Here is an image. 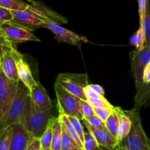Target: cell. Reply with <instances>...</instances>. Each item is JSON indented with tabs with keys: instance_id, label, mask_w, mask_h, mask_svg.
<instances>
[{
	"instance_id": "33",
	"label": "cell",
	"mask_w": 150,
	"mask_h": 150,
	"mask_svg": "<svg viewBox=\"0 0 150 150\" xmlns=\"http://www.w3.org/2000/svg\"><path fill=\"white\" fill-rule=\"evenodd\" d=\"M85 119V120H86L89 124L95 126V127L104 128V129L106 128L105 122H104L103 120H101V119H100L98 116H96V115H94V116L87 118V119Z\"/></svg>"
},
{
	"instance_id": "11",
	"label": "cell",
	"mask_w": 150,
	"mask_h": 150,
	"mask_svg": "<svg viewBox=\"0 0 150 150\" xmlns=\"http://www.w3.org/2000/svg\"><path fill=\"white\" fill-rule=\"evenodd\" d=\"M16 47V44H12L4 49L0 57V68L8 79L18 82L19 77L14 55Z\"/></svg>"
},
{
	"instance_id": "25",
	"label": "cell",
	"mask_w": 150,
	"mask_h": 150,
	"mask_svg": "<svg viewBox=\"0 0 150 150\" xmlns=\"http://www.w3.org/2000/svg\"><path fill=\"white\" fill-rule=\"evenodd\" d=\"M140 26L143 28L146 38V46L150 45V6L149 1L146 5V13L142 22L140 23Z\"/></svg>"
},
{
	"instance_id": "41",
	"label": "cell",
	"mask_w": 150,
	"mask_h": 150,
	"mask_svg": "<svg viewBox=\"0 0 150 150\" xmlns=\"http://www.w3.org/2000/svg\"><path fill=\"white\" fill-rule=\"evenodd\" d=\"M26 1H29V3H30V4H32V3H34L35 2V0H26Z\"/></svg>"
},
{
	"instance_id": "1",
	"label": "cell",
	"mask_w": 150,
	"mask_h": 150,
	"mask_svg": "<svg viewBox=\"0 0 150 150\" xmlns=\"http://www.w3.org/2000/svg\"><path fill=\"white\" fill-rule=\"evenodd\" d=\"M13 19L12 21L24 27L39 28L48 21H54L60 23H67V20L54 10L35 1L29 4L23 10L13 11Z\"/></svg>"
},
{
	"instance_id": "29",
	"label": "cell",
	"mask_w": 150,
	"mask_h": 150,
	"mask_svg": "<svg viewBox=\"0 0 150 150\" xmlns=\"http://www.w3.org/2000/svg\"><path fill=\"white\" fill-rule=\"evenodd\" d=\"M80 110L83 119H87L95 115L93 106L87 100H81Z\"/></svg>"
},
{
	"instance_id": "28",
	"label": "cell",
	"mask_w": 150,
	"mask_h": 150,
	"mask_svg": "<svg viewBox=\"0 0 150 150\" xmlns=\"http://www.w3.org/2000/svg\"><path fill=\"white\" fill-rule=\"evenodd\" d=\"M99 148L98 142L92 134L87 130L84 132V140H83V149L84 150H98Z\"/></svg>"
},
{
	"instance_id": "38",
	"label": "cell",
	"mask_w": 150,
	"mask_h": 150,
	"mask_svg": "<svg viewBox=\"0 0 150 150\" xmlns=\"http://www.w3.org/2000/svg\"><path fill=\"white\" fill-rule=\"evenodd\" d=\"M41 146H40V140L35 138L32 144L29 145L26 150H40Z\"/></svg>"
},
{
	"instance_id": "24",
	"label": "cell",
	"mask_w": 150,
	"mask_h": 150,
	"mask_svg": "<svg viewBox=\"0 0 150 150\" xmlns=\"http://www.w3.org/2000/svg\"><path fill=\"white\" fill-rule=\"evenodd\" d=\"M62 150H84V149L81 147L62 128Z\"/></svg>"
},
{
	"instance_id": "36",
	"label": "cell",
	"mask_w": 150,
	"mask_h": 150,
	"mask_svg": "<svg viewBox=\"0 0 150 150\" xmlns=\"http://www.w3.org/2000/svg\"><path fill=\"white\" fill-rule=\"evenodd\" d=\"M143 82L144 84H150V62L144 70Z\"/></svg>"
},
{
	"instance_id": "5",
	"label": "cell",
	"mask_w": 150,
	"mask_h": 150,
	"mask_svg": "<svg viewBox=\"0 0 150 150\" xmlns=\"http://www.w3.org/2000/svg\"><path fill=\"white\" fill-rule=\"evenodd\" d=\"M54 91L57 96L59 114H64L82 120L83 117L80 110L81 99L66 91L57 82L54 83Z\"/></svg>"
},
{
	"instance_id": "13",
	"label": "cell",
	"mask_w": 150,
	"mask_h": 150,
	"mask_svg": "<svg viewBox=\"0 0 150 150\" xmlns=\"http://www.w3.org/2000/svg\"><path fill=\"white\" fill-rule=\"evenodd\" d=\"M13 135L10 150H26L35 139L21 123L12 125Z\"/></svg>"
},
{
	"instance_id": "30",
	"label": "cell",
	"mask_w": 150,
	"mask_h": 150,
	"mask_svg": "<svg viewBox=\"0 0 150 150\" xmlns=\"http://www.w3.org/2000/svg\"><path fill=\"white\" fill-rule=\"evenodd\" d=\"M69 119L70 120V121L72 122V124L74 126L76 131L77 132L78 135H79V138H80L81 141H82L83 144V140H84V130H83V127L82 126L81 121V119H78L76 117H72V116H68Z\"/></svg>"
},
{
	"instance_id": "19",
	"label": "cell",
	"mask_w": 150,
	"mask_h": 150,
	"mask_svg": "<svg viewBox=\"0 0 150 150\" xmlns=\"http://www.w3.org/2000/svg\"><path fill=\"white\" fill-rule=\"evenodd\" d=\"M59 120L60 121L62 124V126L63 129L66 131L67 134L80 146L81 147L83 148V144L82 143V141H81L80 138H79V135H78L77 132L76 131L74 126L72 124V122L70 121V120L69 119V117L66 115L64 114H59L58 116Z\"/></svg>"
},
{
	"instance_id": "37",
	"label": "cell",
	"mask_w": 150,
	"mask_h": 150,
	"mask_svg": "<svg viewBox=\"0 0 150 150\" xmlns=\"http://www.w3.org/2000/svg\"><path fill=\"white\" fill-rule=\"evenodd\" d=\"M88 86H89L94 92L105 96V91H104L103 88V87L101 86V85H98V84H89Z\"/></svg>"
},
{
	"instance_id": "20",
	"label": "cell",
	"mask_w": 150,
	"mask_h": 150,
	"mask_svg": "<svg viewBox=\"0 0 150 150\" xmlns=\"http://www.w3.org/2000/svg\"><path fill=\"white\" fill-rule=\"evenodd\" d=\"M52 141L51 150H62V126L58 117L52 124Z\"/></svg>"
},
{
	"instance_id": "9",
	"label": "cell",
	"mask_w": 150,
	"mask_h": 150,
	"mask_svg": "<svg viewBox=\"0 0 150 150\" xmlns=\"http://www.w3.org/2000/svg\"><path fill=\"white\" fill-rule=\"evenodd\" d=\"M131 73L136 87L144 84L143 74L146 65L150 62V45L142 50H134L130 52Z\"/></svg>"
},
{
	"instance_id": "35",
	"label": "cell",
	"mask_w": 150,
	"mask_h": 150,
	"mask_svg": "<svg viewBox=\"0 0 150 150\" xmlns=\"http://www.w3.org/2000/svg\"><path fill=\"white\" fill-rule=\"evenodd\" d=\"M13 44V42L9 41L7 38L4 35V34L1 32V29H0V57H1V54H2L3 51L6 47L9 46Z\"/></svg>"
},
{
	"instance_id": "16",
	"label": "cell",
	"mask_w": 150,
	"mask_h": 150,
	"mask_svg": "<svg viewBox=\"0 0 150 150\" xmlns=\"http://www.w3.org/2000/svg\"><path fill=\"white\" fill-rule=\"evenodd\" d=\"M114 110L117 112L119 118L118 130L116 136L119 144L130 133L132 127V121L127 114V110H122L120 107H114Z\"/></svg>"
},
{
	"instance_id": "26",
	"label": "cell",
	"mask_w": 150,
	"mask_h": 150,
	"mask_svg": "<svg viewBox=\"0 0 150 150\" xmlns=\"http://www.w3.org/2000/svg\"><path fill=\"white\" fill-rule=\"evenodd\" d=\"M105 124L107 129H108L114 137L117 136V130H118L119 126V118L118 115H117V112L115 111L114 108L112 113L111 114V116H110L109 117H108V119L105 121Z\"/></svg>"
},
{
	"instance_id": "31",
	"label": "cell",
	"mask_w": 150,
	"mask_h": 150,
	"mask_svg": "<svg viewBox=\"0 0 150 150\" xmlns=\"http://www.w3.org/2000/svg\"><path fill=\"white\" fill-rule=\"evenodd\" d=\"M13 19V11L0 6V26L7 22L12 21Z\"/></svg>"
},
{
	"instance_id": "23",
	"label": "cell",
	"mask_w": 150,
	"mask_h": 150,
	"mask_svg": "<svg viewBox=\"0 0 150 150\" xmlns=\"http://www.w3.org/2000/svg\"><path fill=\"white\" fill-rule=\"evenodd\" d=\"M13 127L12 126L0 132V150H10L11 144Z\"/></svg>"
},
{
	"instance_id": "22",
	"label": "cell",
	"mask_w": 150,
	"mask_h": 150,
	"mask_svg": "<svg viewBox=\"0 0 150 150\" xmlns=\"http://www.w3.org/2000/svg\"><path fill=\"white\" fill-rule=\"evenodd\" d=\"M130 43L132 45L136 46V50H142L146 46V38H145L144 29L142 26H140L139 29L130 38Z\"/></svg>"
},
{
	"instance_id": "27",
	"label": "cell",
	"mask_w": 150,
	"mask_h": 150,
	"mask_svg": "<svg viewBox=\"0 0 150 150\" xmlns=\"http://www.w3.org/2000/svg\"><path fill=\"white\" fill-rule=\"evenodd\" d=\"M53 122L50 124V126L47 128L45 132H44L42 136L41 137L40 139V146H41L40 150H51V141H52V135H53V130H52Z\"/></svg>"
},
{
	"instance_id": "6",
	"label": "cell",
	"mask_w": 150,
	"mask_h": 150,
	"mask_svg": "<svg viewBox=\"0 0 150 150\" xmlns=\"http://www.w3.org/2000/svg\"><path fill=\"white\" fill-rule=\"evenodd\" d=\"M57 83L66 91L81 100H86L84 88L89 85L87 74L61 73L57 77Z\"/></svg>"
},
{
	"instance_id": "21",
	"label": "cell",
	"mask_w": 150,
	"mask_h": 150,
	"mask_svg": "<svg viewBox=\"0 0 150 150\" xmlns=\"http://www.w3.org/2000/svg\"><path fill=\"white\" fill-rule=\"evenodd\" d=\"M30 3L26 0H0V6L9 9L12 11L23 10L28 7Z\"/></svg>"
},
{
	"instance_id": "18",
	"label": "cell",
	"mask_w": 150,
	"mask_h": 150,
	"mask_svg": "<svg viewBox=\"0 0 150 150\" xmlns=\"http://www.w3.org/2000/svg\"><path fill=\"white\" fill-rule=\"evenodd\" d=\"M88 85L84 88V94L86 97V100L90 103V104H92L94 107H105V108L111 109L114 108V106H113L105 99V96L94 92Z\"/></svg>"
},
{
	"instance_id": "39",
	"label": "cell",
	"mask_w": 150,
	"mask_h": 150,
	"mask_svg": "<svg viewBox=\"0 0 150 150\" xmlns=\"http://www.w3.org/2000/svg\"><path fill=\"white\" fill-rule=\"evenodd\" d=\"M114 149V150H128L127 149H126L125 147H123V146H120V144H118V145H117V146Z\"/></svg>"
},
{
	"instance_id": "17",
	"label": "cell",
	"mask_w": 150,
	"mask_h": 150,
	"mask_svg": "<svg viewBox=\"0 0 150 150\" xmlns=\"http://www.w3.org/2000/svg\"><path fill=\"white\" fill-rule=\"evenodd\" d=\"M136 88L134 108L140 110L142 107H150V84H142Z\"/></svg>"
},
{
	"instance_id": "15",
	"label": "cell",
	"mask_w": 150,
	"mask_h": 150,
	"mask_svg": "<svg viewBox=\"0 0 150 150\" xmlns=\"http://www.w3.org/2000/svg\"><path fill=\"white\" fill-rule=\"evenodd\" d=\"M30 97L35 105L40 110H48L53 108V104L47 93L40 82L38 83L30 91Z\"/></svg>"
},
{
	"instance_id": "7",
	"label": "cell",
	"mask_w": 150,
	"mask_h": 150,
	"mask_svg": "<svg viewBox=\"0 0 150 150\" xmlns=\"http://www.w3.org/2000/svg\"><path fill=\"white\" fill-rule=\"evenodd\" d=\"M18 82L8 79L0 68V122L8 112L16 94Z\"/></svg>"
},
{
	"instance_id": "8",
	"label": "cell",
	"mask_w": 150,
	"mask_h": 150,
	"mask_svg": "<svg viewBox=\"0 0 150 150\" xmlns=\"http://www.w3.org/2000/svg\"><path fill=\"white\" fill-rule=\"evenodd\" d=\"M0 29L4 36L10 41L16 44V43L26 42V41H36L40 42L38 38L32 29L14 23L13 21L7 22L0 26Z\"/></svg>"
},
{
	"instance_id": "3",
	"label": "cell",
	"mask_w": 150,
	"mask_h": 150,
	"mask_svg": "<svg viewBox=\"0 0 150 150\" xmlns=\"http://www.w3.org/2000/svg\"><path fill=\"white\" fill-rule=\"evenodd\" d=\"M139 111L135 108L127 110L132 121L131 130L119 144L128 150H150V140L144 130Z\"/></svg>"
},
{
	"instance_id": "2",
	"label": "cell",
	"mask_w": 150,
	"mask_h": 150,
	"mask_svg": "<svg viewBox=\"0 0 150 150\" xmlns=\"http://www.w3.org/2000/svg\"><path fill=\"white\" fill-rule=\"evenodd\" d=\"M57 117L54 116L53 108L48 110H39L29 95L20 123L34 138L40 139L47 128Z\"/></svg>"
},
{
	"instance_id": "14",
	"label": "cell",
	"mask_w": 150,
	"mask_h": 150,
	"mask_svg": "<svg viewBox=\"0 0 150 150\" xmlns=\"http://www.w3.org/2000/svg\"><path fill=\"white\" fill-rule=\"evenodd\" d=\"M81 121L83 122L85 126L87 128V130H89L95 137L99 146L114 149L118 145L116 137H114L107 129V128L104 129V128L95 127L89 124L85 119H82Z\"/></svg>"
},
{
	"instance_id": "32",
	"label": "cell",
	"mask_w": 150,
	"mask_h": 150,
	"mask_svg": "<svg viewBox=\"0 0 150 150\" xmlns=\"http://www.w3.org/2000/svg\"><path fill=\"white\" fill-rule=\"evenodd\" d=\"M114 108H105V107H94V110L96 116H98L101 120L105 122V121L108 119L111 114L112 113Z\"/></svg>"
},
{
	"instance_id": "40",
	"label": "cell",
	"mask_w": 150,
	"mask_h": 150,
	"mask_svg": "<svg viewBox=\"0 0 150 150\" xmlns=\"http://www.w3.org/2000/svg\"><path fill=\"white\" fill-rule=\"evenodd\" d=\"M98 150H114V149H111L106 148V147L101 146H99V148H98Z\"/></svg>"
},
{
	"instance_id": "10",
	"label": "cell",
	"mask_w": 150,
	"mask_h": 150,
	"mask_svg": "<svg viewBox=\"0 0 150 150\" xmlns=\"http://www.w3.org/2000/svg\"><path fill=\"white\" fill-rule=\"evenodd\" d=\"M42 27L46 28L51 31L59 42L67 43L78 47H80L81 44L83 43L89 42V40L85 36L80 35L70 29L62 27L54 21H48L45 22Z\"/></svg>"
},
{
	"instance_id": "4",
	"label": "cell",
	"mask_w": 150,
	"mask_h": 150,
	"mask_svg": "<svg viewBox=\"0 0 150 150\" xmlns=\"http://www.w3.org/2000/svg\"><path fill=\"white\" fill-rule=\"evenodd\" d=\"M30 95L29 88L21 82L18 81L17 94L4 119L0 122V132L15 124L20 123L21 118L26 107V101Z\"/></svg>"
},
{
	"instance_id": "34",
	"label": "cell",
	"mask_w": 150,
	"mask_h": 150,
	"mask_svg": "<svg viewBox=\"0 0 150 150\" xmlns=\"http://www.w3.org/2000/svg\"><path fill=\"white\" fill-rule=\"evenodd\" d=\"M149 0H138L139 2V21L142 22L146 13V9Z\"/></svg>"
},
{
	"instance_id": "12",
	"label": "cell",
	"mask_w": 150,
	"mask_h": 150,
	"mask_svg": "<svg viewBox=\"0 0 150 150\" xmlns=\"http://www.w3.org/2000/svg\"><path fill=\"white\" fill-rule=\"evenodd\" d=\"M14 55L19 80L21 81L29 88V91H31L32 88L38 83V81L35 80L32 70H31L30 66L25 60L21 53L18 50L17 47H16L14 49Z\"/></svg>"
}]
</instances>
